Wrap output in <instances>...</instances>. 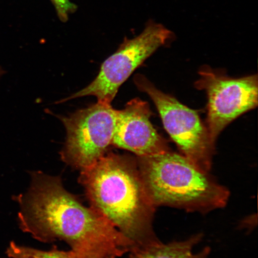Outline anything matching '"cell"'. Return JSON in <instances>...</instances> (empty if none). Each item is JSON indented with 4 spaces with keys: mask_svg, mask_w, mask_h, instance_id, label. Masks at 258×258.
<instances>
[{
    "mask_svg": "<svg viewBox=\"0 0 258 258\" xmlns=\"http://www.w3.org/2000/svg\"><path fill=\"white\" fill-rule=\"evenodd\" d=\"M29 191L16 198L21 227L38 240L66 241L93 258H116L135 244L92 207L83 205L55 177L37 173Z\"/></svg>",
    "mask_w": 258,
    "mask_h": 258,
    "instance_id": "1",
    "label": "cell"
},
{
    "mask_svg": "<svg viewBox=\"0 0 258 258\" xmlns=\"http://www.w3.org/2000/svg\"><path fill=\"white\" fill-rule=\"evenodd\" d=\"M80 182L91 207L136 246L160 241L154 230L156 208L145 190L137 158L105 154L82 170Z\"/></svg>",
    "mask_w": 258,
    "mask_h": 258,
    "instance_id": "2",
    "label": "cell"
},
{
    "mask_svg": "<svg viewBox=\"0 0 258 258\" xmlns=\"http://www.w3.org/2000/svg\"><path fill=\"white\" fill-rule=\"evenodd\" d=\"M137 157L145 190L156 208L206 214L227 206L230 197L227 187L181 154L169 151Z\"/></svg>",
    "mask_w": 258,
    "mask_h": 258,
    "instance_id": "3",
    "label": "cell"
},
{
    "mask_svg": "<svg viewBox=\"0 0 258 258\" xmlns=\"http://www.w3.org/2000/svg\"><path fill=\"white\" fill-rule=\"evenodd\" d=\"M134 82L141 91L152 99L164 128L180 154L199 168L211 172L215 144L198 113L161 92L143 76L137 75Z\"/></svg>",
    "mask_w": 258,
    "mask_h": 258,
    "instance_id": "4",
    "label": "cell"
},
{
    "mask_svg": "<svg viewBox=\"0 0 258 258\" xmlns=\"http://www.w3.org/2000/svg\"><path fill=\"white\" fill-rule=\"evenodd\" d=\"M173 34L163 25L150 22L137 37L125 40L118 50L102 64L98 76L86 88L59 102L84 96L111 104L119 88L158 48L172 39Z\"/></svg>",
    "mask_w": 258,
    "mask_h": 258,
    "instance_id": "5",
    "label": "cell"
},
{
    "mask_svg": "<svg viewBox=\"0 0 258 258\" xmlns=\"http://www.w3.org/2000/svg\"><path fill=\"white\" fill-rule=\"evenodd\" d=\"M60 119L67 132L61 158L69 165L86 169L104 156L112 145L117 109L111 104L98 101Z\"/></svg>",
    "mask_w": 258,
    "mask_h": 258,
    "instance_id": "6",
    "label": "cell"
},
{
    "mask_svg": "<svg viewBox=\"0 0 258 258\" xmlns=\"http://www.w3.org/2000/svg\"><path fill=\"white\" fill-rule=\"evenodd\" d=\"M196 88L208 96L207 127L213 143L231 122L255 108L258 101L257 75L231 78L211 68H202Z\"/></svg>",
    "mask_w": 258,
    "mask_h": 258,
    "instance_id": "7",
    "label": "cell"
},
{
    "mask_svg": "<svg viewBox=\"0 0 258 258\" xmlns=\"http://www.w3.org/2000/svg\"><path fill=\"white\" fill-rule=\"evenodd\" d=\"M151 115L149 105L139 98L131 100L123 109L117 110L112 145L130 151L138 157L170 151L167 141L151 123Z\"/></svg>",
    "mask_w": 258,
    "mask_h": 258,
    "instance_id": "8",
    "label": "cell"
},
{
    "mask_svg": "<svg viewBox=\"0 0 258 258\" xmlns=\"http://www.w3.org/2000/svg\"><path fill=\"white\" fill-rule=\"evenodd\" d=\"M201 233L192 235L187 239L161 243L160 241L145 246L134 247L129 258H208L211 247H206L199 252H194V248L202 240Z\"/></svg>",
    "mask_w": 258,
    "mask_h": 258,
    "instance_id": "9",
    "label": "cell"
},
{
    "mask_svg": "<svg viewBox=\"0 0 258 258\" xmlns=\"http://www.w3.org/2000/svg\"><path fill=\"white\" fill-rule=\"evenodd\" d=\"M6 253L11 258H93L73 250L43 251L20 246L15 242H11L9 244Z\"/></svg>",
    "mask_w": 258,
    "mask_h": 258,
    "instance_id": "10",
    "label": "cell"
},
{
    "mask_svg": "<svg viewBox=\"0 0 258 258\" xmlns=\"http://www.w3.org/2000/svg\"><path fill=\"white\" fill-rule=\"evenodd\" d=\"M55 8L58 18L63 22L69 20V15L76 11L77 6L70 0H50Z\"/></svg>",
    "mask_w": 258,
    "mask_h": 258,
    "instance_id": "11",
    "label": "cell"
},
{
    "mask_svg": "<svg viewBox=\"0 0 258 258\" xmlns=\"http://www.w3.org/2000/svg\"><path fill=\"white\" fill-rule=\"evenodd\" d=\"M5 73V70L2 69L1 67H0V79L2 78V77L4 75Z\"/></svg>",
    "mask_w": 258,
    "mask_h": 258,
    "instance_id": "12",
    "label": "cell"
}]
</instances>
